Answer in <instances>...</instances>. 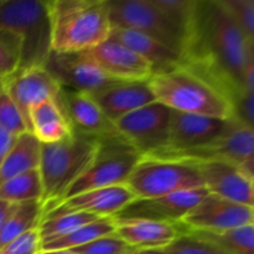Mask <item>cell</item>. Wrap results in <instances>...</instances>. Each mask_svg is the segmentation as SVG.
Returning a JSON list of instances; mask_svg holds the SVG:
<instances>
[{
  "label": "cell",
  "mask_w": 254,
  "mask_h": 254,
  "mask_svg": "<svg viewBox=\"0 0 254 254\" xmlns=\"http://www.w3.org/2000/svg\"><path fill=\"white\" fill-rule=\"evenodd\" d=\"M181 66L208 82L233 104L248 91L246 78L254 69V41L243 34L218 0H196Z\"/></svg>",
  "instance_id": "cell-1"
},
{
  "label": "cell",
  "mask_w": 254,
  "mask_h": 254,
  "mask_svg": "<svg viewBox=\"0 0 254 254\" xmlns=\"http://www.w3.org/2000/svg\"><path fill=\"white\" fill-rule=\"evenodd\" d=\"M46 6L51 51H88L109 39L108 0H50Z\"/></svg>",
  "instance_id": "cell-2"
},
{
  "label": "cell",
  "mask_w": 254,
  "mask_h": 254,
  "mask_svg": "<svg viewBox=\"0 0 254 254\" xmlns=\"http://www.w3.org/2000/svg\"><path fill=\"white\" fill-rule=\"evenodd\" d=\"M99 141L73 133L59 143L41 144L39 173L44 215L64 201L68 189L88 169L96 158Z\"/></svg>",
  "instance_id": "cell-3"
},
{
  "label": "cell",
  "mask_w": 254,
  "mask_h": 254,
  "mask_svg": "<svg viewBox=\"0 0 254 254\" xmlns=\"http://www.w3.org/2000/svg\"><path fill=\"white\" fill-rule=\"evenodd\" d=\"M148 83L155 101L171 111L223 121L233 117L227 97L183 66L153 74Z\"/></svg>",
  "instance_id": "cell-4"
},
{
  "label": "cell",
  "mask_w": 254,
  "mask_h": 254,
  "mask_svg": "<svg viewBox=\"0 0 254 254\" xmlns=\"http://www.w3.org/2000/svg\"><path fill=\"white\" fill-rule=\"evenodd\" d=\"M0 29L9 30L21 39V69L42 67L51 52V26L46 1L2 0Z\"/></svg>",
  "instance_id": "cell-5"
},
{
  "label": "cell",
  "mask_w": 254,
  "mask_h": 254,
  "mask_svg": "<svg viewBox=\"0 0 254 254\" xmlns=\"http://www.w3.org/2000/svg\"><path fill=\"white\" fill-rule=\"evenodd\" d=\"M108 9L112 26L143 32L181 57L185 27L159 9L154 0H108Z\"/></svg>",
  "instance_id": "cell-6"
},
{
  "label": "cell",
  "mask_w": 254,
  "mask_h": 254,
  "mask_svg": "<svg viewBox=\"0 0 254 254\" xmlns=\"http://www.w3.org/2000/svg\"><path fill=\"white\" fill-rule=\"evenodd\" d=\"M126 184L136 198H153L203 188L195 166L188 161L141 156Z\"/></svg>",
  "instance_id": "cell-7"
},
{
  "label": "cell",
  "mask_w": 254,
  "mask_h": 254,
  "mask_svg": "<svg viewBox=\"0 0 254 254\" xmlns=\"http://www.w3.org/2000/svg\"><path fill=\"white\" fill-rule=\"evenodd\" d=\"M140 158L122 135L102 139L96 158L68 189L64 200L94 189L124 184Z\"/></svg>",
  "instance_id": "cell-8"
},
{
  "label": "cell",
  "mask_w": 254,
  "mask_h": 254,
  "mask_svg": "<svg viewBox=\"0 0 254 254\" xmlns=\"http://www.w3.org/2000/svg\"><path fill=\"white\" fill-rule=\"evenodd\" d=\"M154 156L180 161H228L241 166L246 173L253 176L254 131L253 128L232 117L227 121L222 133L206 145L184 153L160 154Z\"/></svg>",
  "instance_id": "cell-9"
},
{
  "label": "cell",
  "mask_w": 254,
  "mask_h": 254,
  "mask_svg": "<svg viewBox=\"0 0 254 254\" xmlns=\"http://www.w3.org/2000/svg\"><path fill=\"white\" fill-rule=\"evenodd\" d=\"M170 116L171 109L155 101L126 114L114 124L141 156H150L165 149Z\"/></svg>",
  "instance_id": "cell-10"
},
{
  "label": "cell",
  "mask_w": 254,
  "mask_h": 254,
  "mask_svg": "<svg viewBox=\"0 0 254 254\" xmlns=\"http://www.w3.org/2000/svg\"><path fill=\"white\" fill-rule=\"evenodd\" d=\"M42 67L62 88L89 94L97 93L117 82L109 78L86 51H51Z\"/></svg>",
  "instance_id": "cell-11"
},
{
  "label": "cell",
  "mask_w": 254,
  "mask_h": 254,
  "mask_svg": "<svg viewBox=\"0 0 254 254\" xmlns=\"http://www.w3.org/2000/svg\"><path fill=\"white\" fill-rule=\"evenodd\" d=\"M208 195L205 188L178 191L153 198H135L113 216L114 220H150L181 222L191 208Z\"/></svg>",
  "instance_id": "cell-12"
},
{
  "label": "cell",
  "mask_w": 254,
  "mask_h": 254,
  "mask_svg": "<svg viewBox=\"0 0 254 254\" xmlns=\"http://www.w3.org/2000/svg\"><path fill=\"white\" fill-rule=\"evenodd\" d=\"M57 102L74 134L98 140L121 135L89 93L61 87Z\"/></svg>",
  "instance_id": "cell-13"
},
{
  "label": "cell",
  "mask_w": 254,
  "mask_h": 254,
  "mask_svg": "<svg viewBox=\"0 0 254 254\" xmlns=\"http://www.w3.org/2000/svg\"><path fill=\"white\" fill-rule=\"evenodd\" d=\"M181 222L190 231L217 232L253 225L254 212L252 206L232 202L208 192Z\"/></svg>",
  "instance_id": "cell-14"
},
{
  "label": "cell",
  "mask_w": 254,
  "mask_h": 254,
  "mask_svg": "<svg viewBox=\"0 0 254 254\" xmlns=\"http://www.w3.org/2000/svg\"><path fill=\"white\" fill-rule=\"evenodd\" d=\"M197 170L202 185L210 193L232 202L253 207V176L228 161H188Z\"/></svg>",
  "instance_id": "cell-15"
},
{
  "label": "cell",
  "mask_w": 254,
  "mask_h": 254,
  "mask_svg": "<svg viewBox=\"0 0 254 254\" xmlns=\"http://www.w3.org/2000/svg\"><path fill=\"white\" fill-rule=\"evenodd\" d=\"M227 121L171 111L166 146L155 155L184 153L201 148L222 133Z\"/></svg>",
  "instance_id": "cell-16"
},
{
  "label": "cell",
  "mask_w": 254,
  "mask_h": 254,
  "mask_svg": "<svg viewBox=\"0 0 254 254\" xmlns=\"http://www.w3.org/2000/svg\"><path fill=\"white\" fill-rule=\"evenodd\" d=\"M7 94L16 104L30 131V111L46 99H57L61 86L44 67L16 71L7 78L1 79Z\"/></svg>",
  "instance_id": "cell-17"
},
{
  "label": "cell",
  "mask_w": 254,
  "mask_h": 254,
  "mask_svg": "<svg viewBox=\"0 0 254 254\" xmlns=\"http://www.w3.org/2000/svg\"><path fill=\"white\" fill-rule=\"evenodd\" d=\"M86 52L113 81H148L154 74L153 66L148 61L112 37Z\"/></svg>",
  "instance_id": "cell-18"
},
{
  "label": "cell",
  "mask_w": 254,
  "mask_h": 254,
  "mask_svg": "<svg viewBox=\"0 0 254 254\" xmlns=\"http://www.w3.org/2000/svg\"><path fill=\"white\" fill-rule=\"evenodd\" d=\"M135 198L136 196L126 183L118 184L94 189L66 198L47 213L87 212L98 217H113Z\"/></svg>",
  "instance_id": "cell-19"
},
{
  "label": "cell",
  "mask_w": 254,
  "mask_h": 254,
  "mask_svg": "<svg viewBox=\"0 0 254 254\" xmlns=\"http://www.w3.org/2000/svg\"><path fill=\"white\" fill-rule=\"evenodd\" d=\"M116 235L135 250H163L189 228L183 222H160L150 220H114Z\"/></svg>",
  "instance_id": "cell-20"
},
{
  "label": "cell",
  "mask_w": 254,
  "mask_h": 254,
  "mask_svg": "<svg viewBox=\"0 0 254 254\" xmlns=\"http://www.w3.org/2000/svg\"><path fill=\"white\" fill-rule=\"evenodd\" d=\"M91 96L113 123L126 114L155 102L148 81L116 82Z\"/></svg>",
  "instance_id": "cell-21"
},
{
  "label": "cell",
  "mask_w": 254,
  "mask_h": 254,
  "mask_svg": "<svg viewBox=\"0 0 254 254\" xmlns=\"http://www.w3.org/2000/svg\"><path fill=\"white\" fill-rule=\"evenodd\" d=\"M109 37L121 42L148 61L153 66L154 74L171 71L181 66L180 55L143 32L112 26Z\"/></svg>",
  "instance_id": "cell-22"
},
{
  "label": "cell",
  "mask_w": 254,
  "mask_h": 254,
  "mask_svg": "<svg viewBox=\"0 0 254 254\" xmlns=\"http://www.w3.org/2000/svg\"><path fill=\"white\" fill-rule=\"evenodd\" d=\"M30 131L41 144H54L73 134L57 99H46L30 111Z\"/></svg>",
  "instance_id": "cell-23"
},
{
  "label": "cell",
  "mask_w": 254,
  "mask_h": 254,
  "mask_svg": "<svg viewBox=\"0 0 254 254\" xmlns=\"http://www.w3.org/2000/svg\"><path fill=\"white\" fill-rule=\"evenodd\" d=\"M41 143L31 131L15 138L14 144L0 165V185L14 176L39 169Z\"/></svg>",
  "instance_id": "cell-24"
},
{
  "label": "cell",
  "mask_w": 254,
  "mask_h": 254,
  "mask_svg": "<svg viewBox=\"0 0 254 254\" xmlns=\"http://www.w3.org/2000/svg\"><path fill=\"white\" fill-rule=\"evenodd\" d=\"M189 233L227 254H254V223L217 232L189 230Z\"/></svg>",
  "instance_id": "cell-25"
},
{
  "label": "cell",
  "mask_w": 254,
  "mask_h": 254,
  "mask_svg": "<svg viewBox=\"0 0 254 254\" xmlns=\"http://www.w3.org/2000/svg\"><path fill=\"white\" fill-rule=\"evenodd\" d=\"M116 227L117 225L113 217H101L88 225H84L72 231L68 235L56 238L51 242L44 243L41 245L40 251L74 250V248L88 245L104 236L113 235L116 233Z\"/></svg>",
  "instance_id": "cell-26"
},
{
  "label": "cell",
  "mask_w": 254,
  "mask_h": 254,
  "mask_svg": "<svg viewBox=\"0 0 254 254\" xmlns=\"http://www.w3.org/2000/svg\"><path fill=\"white\" fill-rule=\"evenodd\" d=\"M44 208L41 201H27L17 205L0 231V248L24 233L39 227Z\"/></svg>",
  "instance_id": "cell-27"
},
{
  "label": "cell",
  "mask_w": 254,
  "mask_h": 254,
  "mask_svg": "<svg viewBox=\"0 0 254 254\" xmlns=\"http://www.w3.org/2000/svg\"><path fill=\"white\" fill-rule=\"evenodd\" d=\"M98 218L101 217L87 212H60L44 215L37 227L41 238V245L68 235L72 231L88 225Z\"/></svg>",
  "instance_id": "cell-28"
},
{
  "label": "cell",
  "mask_w": 254,
  "mask_h": 254,
  "mask_svg": "<svg viewBox=\"0 0 254 254\" xmlns=\"http://www.w3.org/2000/svg\"><path fill=\"white\" fill-rule=\"evenodd\" d=\"M42 184L39 169L14 176L0 185V200L11 203L41 201Z\"/></svg>",
  "instance_id": "cell-29"
},
{
  "label": "cell",
  "mask_w": 254,
  "mask_h": 254,
  "mask_svg": "<svg viewBox=\"0 0 254 254\" xmlns=\"http://www.w3.org/2000/svg\"><path fill=\"white\" fill-rule=\"evenodd\" d=\"M21 39L9 30L0 29V79L14 74L21 64Z\"/></svg>",
  "instance_id": "cell-30"
},
{
  "label": "cell",
  "mask_w": 254,
  "mask_h": 254,
  "mask_svg": "<svg viewBox=\"0 0 254 254\" xmlns=\"http://www.w3.org/2000/svg\"><path fill=\"white\" fill-rule=\"evenodd\" d=\"M0 128L14 136H19L20 134L29 131L26 122L22 118L16 104L7 94L1 79H0Z\"/></svg>",
  "instance_id": "cell-31"
},
{
  "label": "cell",
  "mask_w": 254,
  "mask_h": 254,
  "mask_svg": "<svg viewBox=\"0 0 254 254\" xmlns=\"http://www.w3.org/2000/svg\"><path fill=\"white\" fill-rule=\"evenodd\" d=\"M243 34L254 41V0H218Z\"/></svg>",
  "instance_id": "cell-32"
},
{
  "label": "cell",
  "mask_w": 254,
  "mask_h": 254,
  "mask_svg": "<svg viewBox=\"0 0 254 254\" xmlns=\"http://www.w3.org/2000/svg\"><path fill=\"white\" fill-rule=\"evenodd\" d=\"M69 251H73L77 254H133L138 250L131 247L119 236L113 233V235L98 238L88 245Z\"/></svg>",
  "instance_id": "cell-33"
},
{
  "label": "cell",
  "mask_w": 254,
  "mask_h": 254,
  "mask_svg": "<svg viewBox=\"0 0 254 254\" xmlns=\"http://www.w3.org/2000/svg\"><path fill=\"white\" fill-rule=\"evenodd\" d=\"M163 250L168 254H227L190 233L181 236Z\"/></svg>",
  "instance_id": "cell-34"
},
{
  "label": "cell",
  "mask_w": 254,
  "mask_h": 254,
  "mask_svg": "<svg viewBox=\"0 0 254 254\" xmlns=\"http://www.w3.org/2000/svg\"><path fill=\"white\" fill-rule=\"evenodd\" d=\"M41 248L39 228L29 231L0 248V254H37Z\"/></svg>",
  "instance_id": "cell-35"
},
{
  "label": "cell",
  "mask_w": 254,
  "mask_h": 254,
  "mask_svg": "<svg viewBox=\"0 0 254 254\" xmlns=\"http://www.w3.org/2000/svg\"><path fill=\"white\" fill-rule=\"evenodd\" d=\"M233 118L241 123L254 127V92H243L232 104Z\"/></svg>",
  "instance_id": "cell-36"
},
{
  "label": "cell",
  "mask_w": 254,
  "mask_h": 254,
  "mask_svg": "<svg viewBox=\"0 0 254 254\" xmlns=\"http://www.w3.org/2000/svg\"><path fill=\"white\" fill-rule=\"evenodd\" d=\"M15 138L16 136L11 135L10 133L5 131L4 129L0 128V165H1L2 160L6 156V154L9 153V150L11 149L12 144H14Z\"/></svg>",
  "instance_id": "cell-37"
},
{
  "label": "cell",
  "mask_w": 254,
  "mask_h": 254,
  "mask_svg": "<svg viewBox=\"0 0 254 254\" xmlns=\"http://www.w3.org/2000/svg\"><path fill=\"white\" fill-rule=\"evenodd\" d=\"M17 205H19V203H11L0 200V231L4 227L5 222H6L7 218L10 217V215H11L15 211V208L17 207Z\"/></svg>",
  "instance_id": "cell-38"
},
{
  "label": "cell",
  "mask_w": 254,
  "mask_h": 254,
  "mask_svg": "<svg viewBox=\"0 0 254 254\" xmlns=\"http://www.w3.org/2000/svg\"><path fill=\"white\" fill-rule=\"evenodd\" d=\"M133 254H168L164 250H140Z\"/></svg>",
  "instance_id": "cell-39"
},
{
  "label": "cell",
  "mask_w": 254,
  "mask_h": 254,
  "mask_svg": "<svg viewBox=\"0 0 254 254\" xmlns=\"http://www.w3.org/2000/svg\"><path fill=\"white\" fill-rule=\"evenodd\" d=\"M37 254H77L73 251L64 250V251H40Z\"/></svg>",
  "instance_id": "cell-40"
},
{
  "label": "cell",
  "mask_w": 254,
  "mask_h": 254,
  "mask_svg": "<svg viewBox=\"0 0 254 254\" xmlns=\"http://www.w3.org/2000/svg\"><path fill=\"white\" fill-rule=\"evenodd\" d=\"M1 2H2V0H0V4H1Z\"/></svg>",
  "instance_id": "cell-41"
}]
</instances>
